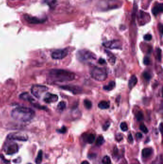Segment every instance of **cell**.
I'll list each match as a JSON object with an SVG mask.
<instances>
[{"instance_id": "1", "label": "cell", "mask_w": 163, "mask_h": 164, "mask_svg": "<svg viewBox=\"0 0 163 164\" xmlns=\"http://www.w3.org/2000/svg\"><path fill=\"white\" fill-rule=\"evenodd\" d=\"M34 116V110L27 107H17L11 112V116L13 119L22 122H27L31 121Z\"/></svg>"}, {"instance_id": "2", "label": "cell", "mask_w": 163, "mask_h": 164, "mask_svg": "<svg viewBox=\"0 0 163 164\" xmlns=\"http://www.w3.org/2000/svg\"><path fill=\"white\" fill-rule=\"evenodd\" d=\"M49 75L53 80L59 82L71 81L75 79V74L64 70H52Z\"/></svg>"}, {"instance_id": "3", "label": "cell", "mask_w": 163, "mask_h": 164, "mask_svg": "<svg viewBox=\"0 0 163 164\" xmlns=\"http://www.w3.org/2000/svg\"><path fill=\"white\" fill-rule=\"evenodd\" d=\"M77 58L82 62H90L92 60H95L96 56L95 54L88 50H81L77 52Z\"/></svg>"}, {"instance_id": "4", "label": "cell", "mask_w": 163, "mask_h": 164, "mask_svg": "<svg viewBox=\"0 0 163 164\" xmlns=\"http://www.w3.org/2000/svg\"><path fill=\"white\" fill-rule=\"evenodd\" d=\"M91 77L98 81H104L107 78V73L103 68L95 67L91 71Z\"/></svg>"}, {"instance_id": "5", "label": "cell", "mask_w": 163, "mask_h": 164, "mask_svg": "<svg viewBox=\"0 0 163 164\" xmlns=\"http://www.w3.org/2000/svg\"><path fill=\"white\" fill-rule=\"evenodd\" d=\"M3 150L7 155H11L18 152L19 147L18 145L12 140H8L3 145Z\"/></svg>"}, {"instance_id": "6", "label": "cell", "mask_w": 163, "mask_h": 164, "mask_svg": "<svg viewBox=\"0 0 163 164\" xmlns=\"http://www.w3.org/2000/svg\"><path fill=\"white\" fill-rule=\"evenodd\" d=\"M48 90V88L45 86L36 84L31 87V92L34 96L38 99L40 98L42 95Z\"/></svg>"}, {"instance_id": "7", "label": "cell", "mask_w": 163, "mask_h": 164, "mask_svg": "<svg viewBox=\"0 0 163 164\" xmlns=\"http://www.w3.org/2000/svg\"><path fill=\"white\" fill-rule=\"evenodd\" d=\"M103 46L110 49H118L121 50L122 48V43L119 40H112L108 41L103 43Z\"/></svg>"}, {"instance_id": "8", "label": "cell", "mask_w": 163, "mask_h": 164, "mask_svg": "<svg viewBox=\"0 0 163 164\" xmlns=\"http://www.w3.org/2000/svg\"><path fill=\"white\" fill-rule=\"evenodd\" d=\"M69 54V50L67 48L59 49L53 51L52 53L51 56L53 59L61 60L64 59Z\"/></svg>"}, {"instance_id": "9", "label": "cell", "mask_w": 163, "mask_h": 164, "mask_svg": "<svg viewBox=\"0 0 163 164\" xmlns=\"http://www.w3.org/2000/svg\"><path fill=\"white\" fill-rule=\"evenodd\" d=\"M8 140L12 141H26L28 139L27 136L24 134L19 133H12L9 134L7 136Z\"/></svg>"}, {"instance_id": "10", "label": "cell", "mask_w": 163, "mask_h": 164, "mask_svg": "<svg viewBox=\"0 0 163 164\" xmlns=\"http://www.w3.org/2000/svg\"><path fill=\"white\" fill-rule=\"evenodd\" d=\"M62 89L69 91L72 92L73 94H79L82 92V89L79 86H73V85H67V86H61Z\"/></svg>"}, {"instance_id": "11", "label": "cell", "mask_w": 163, "mask_h": 164, "mask_svg": "<svg viewBox=\"0 0 163 164\" xmlns=\"http://www.w3.org/2000/svg\"><path fill=\"white\" fill-rule=\"evenodd\" d=\"M58 100H59V98L57 95L50 93H46L44 98V101L48 104L55 102Z\"/></svg>"}, {"instance_id": "12", "label": "cell", "mask_w": 163, "mask_h": 164, "mask_svg": "<svg viewBox=\"0 0 163 164\" xmlns=\"http://www.w3.org/2000/svg\"><path fill=\"white\" fill-rule=\"evenodd\" d=\"M25 20L26 21L31 23V24H39V23H42L44 21L38 18H36L35 17H32L30 15H27L24 17Z\"/></svg>"}, {"instance_id": "13", "label": "cell", "mask_w": 163, "mask_h": 164, "mask_svg": "<svg viewBox=\"0 0 163 164\" xmlns=\"http://www.w3.org/2000/svg\"><path fill=\"white\" fill-rule=\"evenodd\" d=\"M19 98L22 100L28 101L31 103H33V102H34L36 101L31 96V95H29V94L28 93H23L21 94V95L19 96Z\"/></svg>"}, {"instance_id": "14", "label": "cell", "mask_w": 163, "mask_h": 164, "mask_svg": "<svg viewBox=\"0 0 163 164\" xmlns=\"http://www.w3.org/2000/svg\"><path fill=\"white\" fill-rule=\"evenodd\" d=\"M163 11V6L162 3H159L156 5L152 10L153 14L154 15H157L159 13H162Z\"/></svg>"}, {"instance_id": "15", "label": "cell", "mask_w": 163, "mask_h": 164, "mask_svg": "<svg viewBox=\"0 0 163 164\" xmlns=\"http://www.w3.org/2000/svg\"><path fill=\"white\" fill-rule=\"evenodd\" d=\"M105 53L107 54V60H108V62H109L110 63H111L112 65L114 64V63H115V61H116V58L114 54L108 50H105Z\"/></svg>"}, {"instance_id": "16", "label": "cell", "mask_w": 163, "mask_h": 164, "mask_svg": "<svg viewBox=\"0 0 163 164\" xmlns=\"http://www.w3.org/2000/svg\"><path fill=\"white\" fill-rule=\"evenodd\" d=\"M137 83V78L135 75H132L129 80L128 87L130 89L133 88Z\"/></svg>"}, {"instance_id": "17", "label": "cell", "mask_w": 163, "mask_h": 164, "mask_svg": "<svg viewBox=\"0 0 163 164\" xmlns=\"http://www.w3.org/2000/svg\"><path fill=\"white\" fill-rule=\"evenodd\" d=\"M152 154V150L149 148H144L142 152L143 157L144 158H148L151 156Z\"/></svg>"}, {"instance_id": "18", "label": "cell", "mask_w": 163, "mask_h": 164, "mask_svg": "<svg viewBox=\"0 0 163 164\" xmlns=\"http://www.w3.org/2000/svg\"><path fill=\"white\" fill-rule=\"evenodd\" d=\"M98 107L102 110L108 109L110 108L109 103L106 101H100L98 104Z\"/></svg>"}, {"instance_id": "19", "label": "cell", "mask_w": 163, "mask_h": 164, "mask_svg": "<svg viewBox=\"0 0 163 164\" xmlns=\"http://www.w3.org/2000/svg\"><path fill=\"white\" fill-rule=\"evenodd\" d=\"M115 83L114 81H111L108 84V85L104 86L103 89L107 91L112 90L115 86Z\"/></svg>"}, {"instance_id": "20", "label": "cell", "mask_w": 163, "mask_h": 164, "mask_svg": "<svg viewBox=\"0 0 163 164\" xmlns=\"http://www.w3.org/2000/svg\"><path fill=\"white\" fill-rule=\"evenodd\" d=\"M42 160H43V152L42 150H40L38 153L36 159L35 160V162L36 164H40L42 163Z\"/></svg>"}, {"instance_id": "21", "label": "cell", "mask_w": 163, "mask_h": 164, "mask_svg": "<svg viewBox=\"0 0 163 164\" xmlns=\"http://www.w3.org/2000/svg\"><path fill=\"white\" fill-rule=\"evenodd\" d=\"M66 108V103L64 101H61L59 103L58 105H57V110L59 112H62L64 111L65 109Z\"/></svg>"}, {"instance_id": "22", "label": "cell", "mask_w": 163, "mask_h": 164, "mask_svg": "<svg viewBox=\"0 0 163 164\" xmlns=\"http://www.w3.org/2000/svg\"><path fill=\"white\" fill-rule=\"evenodd\" d=\"M84 106L88 110H90L92 108V103L88 100H84Z\"/></svg>"}, {"instance_id": "23", "label": "cell", "mask_w": 163, "mask_h": 164, "mask_svg": "<svg viewBox=\"0 0 163 164\" xmlns=\"http://www.w3.org/2000/svg\"><path fill=\"white\" fill-rule=\"evenodd\" d=\"M104 143V139L103 136H100L96 141V145L98 146H100L102 145H103Z\"/></svg>"}, {"instance_id": "24", "label": "cell", "mask_w": 163, "mask_h": 164, "mask_svg": "<svg viewBox=\"0 0 163 164\" xmlns=\"http://www.w3.org/2000/svg\"><path fill=\"white\" fill-rule=\"evenodd\" d=\"M95 135L94 134H90L87 137V142L88 143H92L95 140Z\"/></svg>"}, {"instance_id": "25", "label": "cell", "mask_w": 163, "mask_h": 164, "mask_svg": "<svg viewBox=\"0 0 163 164\" xmlns=\"http://www.w3.org/2000/svg\"><path fill=\"white\" fill-rule=\"evenodd\" d=\"M102 163L103 164H111V160L109 157L108 155H106L103 157L102 160Z\"/></svg>"}, {"instance_id": "26", "label": "cell", "mask_w": 163, "mask_h": 164, "mask_svg": "<svg viewBox=\"0 0 163 164\" xmlns=\"http://www.w3.org/2000/svg\"><path fill=\"white\" fill-rule=\"evenodd\" d=\"M57 0H44L45 3L48 5L50 7L54 6V5L56 3Z\"/></svg>"}, {"instance_id": "27", "label": "cell", "mask_w": 163, "mask_h": 164, "mask_svg": "<svg viewBox=\"0 0 163 164\" xmlns=\"http://www.w3.org/2000/svg\"><path fill=\"white\" fill-rule=\"evenodd\" d=\"M136 118L138 121H141L144 119V114L142 112H138L136 114Z\"/></svg>"}, {"instance_id": "28", "label": "cell", "mask_w": 163, "mask_h": 164, "mask_svg": "<svg viewBox=\"0 0 163 164\" xmlns=\"http://www.w3.org/2000/svg\"><path fill=\"white\" fill-rule=\"evenodd\" d=\"M120 128L123 131H127L128 130V129L127 123L125 122H121L120 124Z\"/></svg>"}, {"instance_id": "29", "label": "cell", "mask_w": 163, "mask_h": 164, "mask_svg": "<svg viewBox=\"0 0 163 164\" xmlns=\"http://www.w3.org/2000/svg\"><path fill=\"white\" fill-rule=\"evenodd\" d=\"M140 129H141V131H142L143 133H145V134H147L148 133V129L147 128V127L145 126V125L144 124H142L140 126Z\"/></svg>"}, {"instance_id": "30", "label": "cell", "mask_w": 163, "mask_h": 164, "mask_svg": "<svg viewBox=\"0 0 163 164\" xmlns=\"http://www.w3.org/2000/svg\"><path fill=\"white\" fill-rule=\"evenodd\" d=\"M161 50L160 48H158L157 50V58H158V60L160 61L161 60Z\"/></svg>"}, {"instance_id": "31", "label": "cell", "mask_w": 163, "mask_h": 164, "mask_svg": "<svg viewBox=\"0 0 163 164\" xmlns=\"http://www.w3.org/2000/svg\"><path fill=\"white\" fill-rule=\"evenodd\" d=\"M144 38L145 41H150L152 39V35L148 34H146V35H145Z\"/></svg>"}, {"instance_id": "32", "label": "cell", "mask_w": 163, "mask_h": 164, "mask_svg": "<svg viewBox=\"0 0 163 164\" xmlns=\"http://www.w3.org/2000/svg\"><path fill=\"white\" fill-rule=\"evenodd\" d=\"M143 76L146 80H149L151 79V75H150L149 74H148L147 72H144L143 74Z\"/></svg>"}, {"instance_id": "33", "label": "cell", "mask_w": 163, "mask_h": 164, "mask_svg": "<svg viewBox=\"0 0 163 164\" xmlns=\"http://www.w3.org/2000/svg\"><path fill=\"white\" fill-rule=\"evenodd\" d=\"M150 62V60L149 58L148 57H145L144 58V64L147 65L149 64Z\"/></svg>"}, {"instance_id": "34", "label": "cell", "mask_w": 163, "mask_h": 164, "mask_svg": "<svg viewBox=\"0 0 163 164\" xmlns=\"http://www.w3.org/2000/svg\"><path fill=\"white\" fill-rule=\"evenodd\" d=\"M110 126V123L109 122H106V123H105L104 125H103V130L106 131L107 129H108L109 127Z\"/></svg>"}, {"instance_id": "35", "label": "cell", "mask_w": 163, "mask_h": 164, "mask_svg": "<svg viewBox=\"0 0 163 164\" xmlns=\"http://www.w3.org/2000/svg\"><path fill=\"white\" fill-rule=\"evenodd\" d=\"M67 128H66V127L63 126L62 127V128L61 129H59L58 130V131L59 133H65L67 131Z\"/></svg>"}, {"instance_id": "36", "label": "cell", "mask_w": 163, "mask_h": 164, "mask_svg": "<svg viewBox=\"0 0 163 164\" xmlns=\"http://www.w3.org/2000/svg\"><path fill=\"white\" fill-rule=\"evenodd\" d=\"M123 139V136L121 134H118L116 136V140L118 141H120Z\"/></svg>"}, {"instance_id": "37", "label": "cell", "mask_w": 163, "mask_h": 164, "mask_svg": "<svg viewBox=\"0 0 163 164\" xmlns=\"http://www.w3.org/2000/svg\"><path fill=\"white\" fill-rule=\"evenodd\" d=\"M128 142L130 143H133V137L132 136V134H130L129 135H128Z\"/></svg>"}, {"instance_id": "38", "label": "cell", "mask_w": 163, "mask_h": 164, "mask_svg": "<svg viewBox=\"0 0 163 164\" xmlns=\"http://www.w3.org/2000/svg\"><path fill=\"white\" fill-rule=\"evenodd\" d=\"M136 136L137 137V138L139 139H140L142 138L143 137L142 134L140 133H136Z\"/></svg>"}, {"instance_id": "39", "label": "cell", "mask_w": 163, "mask_h": 164, "mask_svg": "<svg viewBox=\"0 0 163 164\" xmlns=\"http://www.w3.org/2000/svg\"><path fill=\"white\" fill-rule=\"evenodd\" d=\"M99 63L100 64H104L106 62V60H105L104 59H100L99 60Z\"/></svg>"}, {"instance_id": "40", "label": "cell", "mask_w": 163, "mask_h": 164, "mask_svg": "<svg viewBox=\"0 0 163 164\" xmlns=\"http://www.w3.org/2000/svg\"><path fill=\"white\" fill-rule=\"evenodd\" d=\"M159 30H160L161 34H162V33H163V26L161 24H159Z\"/></svg>"}, {"instance_id": "41", "label": "cell", "mask_w": 163, "mask_h": 164, "mask_svg": "<svg viewBox=\"0 0 163 164\" xmlns=\"http://www.w3.org/2000/svg\"><path fill=\"white\" fill-rule=\"evenodd\" d=\"M159 130H160V132L162 133V123H161L159 126Z\"/></svg>"}, {"instance_id": "42", "label": "cell", "mask_w": 163, "mask_h": 164, "mask_svg": "<svg viewBox=\"0 0 163 164\" xmlns=\"http://www.w3.org/2000/svg\"><path fill=\"white\" fill-rule=\"evenodd\" d=\"M81 164H90V163L87 161H83Z\"/></svg>"}, {"instance_id": "43", "label": "cell", "mask_w": 163, "mask_h": 164, "mask_svg": "<svg viewBox=\"0 0 163 164\" xmlns=\"http://www.w3.org/2000/svg\"><path fill=\"white\" fill-rule=\"evenodd\" d=\"M31 164V163H28V164Z\"/></svg>"}]
</instances>
